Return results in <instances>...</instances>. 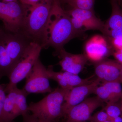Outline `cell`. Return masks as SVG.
Here are the masks:
<instances>
[{"label": "cell", "mask_w": 122, "mask_h": 122, "mask_svg": "<svg viewBox=\"0 0 122 122\" xmlns=\"http://www.w3.org/2000/svg\"><path fill=\"white\" fill-rule=\"evenodd\" d=\"M23 122H43L38 120V119L29 113L23 116Z\"/></svg>", "instance_id": "obj_25"}, {"label": "cell", "mask_w": 122, "mask_h": 122, "mask_svg": "<svg viewBox=\"0 0 122 122\" xmlns=\"http://www.w3.org/2000/svg\"><path fill=\"white\" fill-rule=\"evenodd\" d=\"M111 119L122 115L121 104L117 102L107 103L103 108Z\"/></svg>", "instance_id": "obj_21"}, {"label": "cell", "mask_w": 122, "mask_h": 122, "mask_svg": "<svg viewBox=\"0 0 122 122\" xmlns=\"http://www.w3.org/2000/svg\"><path fill=\"white\" fill-rule=\"evenodd\" d=\"M107 38L111 45L114 51L122 49V38Z\"/></svg>", "instance_id": "obj_23"}, {"label": "cell", "mask_w": 122, "mask_h": 122, "mask_svg": "<svg viewBox=\"0 0 122 122\" xmlns=\"http://www.w3.org/2000/svg\"><path fill=\"white\" fill-rule=\"evenodd\" d=\"M24 4L29 6H32L39 2L41 0H19Z\"/></svg>", "instance_id": "obj_27"}, {"label": "cell", "mask_w": 122, "mask_h": 122, "mask_svg": "<svg viewBox=\"0 0 122 122\" xmlns=\"http://www.w3.org/2000/svg\"><path fill=\"white\" fill-rule=\"evenodd\" d=\"M66 11L74 29L80 35L88 30L102 32L104 23L96 16L94 10L72 8Z\"/></svg>", "instance_id": "obj_7"}, {"label": "cell", "mask_w": 122, "mask_h": 122, "mask_svg": "<svg viewBox=\"0 0 122 122\" xmlns=\"http://www.w3.org/2000/svg\"><path fill=\"white\" fill-rule=\"evenodd\" d=\"M70 90L58 87L37 102L28 105L32 115L43 122H52L63 116L62 106Z\"/></svg>", "instance_id": "obj_2"}, {"label": "cell", "mask_w": 122, "mask_h": 122, "mask_svg": "<svg viewBox=\"0 0 122 122\" xmlns=\"http://www.w3.org/2000/svg\"><path fill=\"white\" fill-rule=\"evenodd\" d=\"M3 37L7 53L15 66L31 41L21 33H13L5 30Z\"/></svg>", "instance_id": "obj_10"}, {"label": "cell", "mask_w": 122, "mask_h": 122, "mask_svg": "<svg viewBox=\"0 0 122 122\" xmlns=\"http://www.w3.org/2000/svg\"><path fill=\"white\" fill-rule=\"evenodd\" d=\"M15 66L7 53L5 41L0 39V76L8 77Z\"/></svg>", "instance_id": "obj_18"}, {"label": "cell", "mask_w": 122, "mask_h": 122, "mask_svg": "<svg viewBox=\"0 0 122 122\" xmlns=\"http://www.w3.org/2000/svg\"><path fill=\"white\" fill-rule=\"evenodd\" d=\"M120 6H121V9H122V4H120Z\"/></svg>", "instance_id": "obj_36"}, {"label": "cell", "mask_w": 122, "mask_h": 122, "mask_svg": "<svg viewBox=\"0 0 122 122\" xmlns=\"http://www.w3.org/2000/svg\"><path fill=\"white\" fill-rule=\"evenodd\" d=\"M109 120H111L110 118L104 109H102L92 116L90 121L91 122H104Z\"/></svg>", "instance_id": "obj_22"}, {"label": "cell", "mask_w": 122, "mask_h": 122, "mask_svg": "<svg viewBox=\"0 0 122 122\" xmlns=\"http://www.w3.org/2000/svg\"><path fill=\"white\" fill-rule=\"evenodd\" d=\"M60 59L58 64L63 72L78 75L83 70L88 59L85 54H75L62 49L56 53Z\"/></svg>", "instance_id": "obj_14"}, {"label": "cell", "mask_w": 122, "mask_h": 122, "mask_svg": "<svg viewBox=\"0 0 122 122\" xmlns=\"http://www.w3.org/2000/svg\"><path fill=\"white\" fill-rule=\"evenodd\" d=\"M120 77H121V83H122V64H121V69H120Z\"/></svg>", "instance_id": "obj_31"}, {"label": "cell", "mask_w": 122, "mask_h": 122, "mask_svg": "<svg viewBox=\"0 0 122 122\" xmlns=\"http://www.w3.org/2000/svg\"><path fill=\"white\" fill-rule=\"evenodd\" d=\"M47 70L50 79L56 81L60 87L64 89L70 90L73 87L92 83L95 80L93 79V76L87 78L82 79L78 75L69 72H56L54 71L52 66H49Z\"/></svg>", "instance_id": "obj_12"}, {"label": "cell", "mask_w": 122, "mask_h": 122, "mask_svg": "<svg viewBox=\"0 0 122 122\" xmlns=\"http://www.w3.org/2000/svg\"><path fill=\"white\" fill-rule=\"evenodd\" d=\"M61 2H63V3H66L67 0H59Z\"/></svg>", "instance_id": "obj_34"}, {"label": "cell", "mask_w": 122, "mask_h": 122, "mask_svg": "<svg viewBox=\"0 0 122 122\" xmlns=\"http://www.w3.org/2000/svg\"><path fill=\"white\" fill-rule=\"evenodd\" d=\"M113 122V121H112V120H107V121H105V122Z\"/></svg>", "instance_id": "obj_35"}, {"label": "cell", "mask_w": 122, "mask_h": 122, "mask_svg": "<svg viewBox=\"0 0 122 122\" xmlns=\"http://www.w3.org/2000/svg\"><path fill=\"white\" fill-rule=\"evenodd\" d=\"M53 1L41 0L37 4L30 7L28 13L20 33L30 41L41 44L42 33Z\"/></svg>", "instance_id": "obj_3"}, {"label": "cell", "mask_w": 122, "mask_h": 122, "mask_svg": "<svg viewBox=\"0 0 122 122\" xmlns=\"http://www.w3.org/2000/svg\"><path fill=\"white\" fill-rule=\"evenodd\" d=\"M19 0H0V1L4 2H9L17 1Z\"/></svg>", "instance_id": "obj_29"}, {"label": "cell", "mask_w": 122, "mask_h": 122, "mask_svg": "<svg viewBox=\"0 0 122 122\" xmlns=\"http://www.w3.org/2000/svg\"><path fill=\"white\" fill-rule=\"evenodd\" d=\"M104 102L97 96L86 98L81 103L71 107L65 116L66 122H83L89 120L92 114Z\"/></svg>", "instance_id": "obj_9"}, {"label": "cell", "mask_w": 122, "mask_h": 122, "mask_svg": "<svg viewBox=\"0 0 122 122\" xmlns=\"http://www.w3.org/2000/svg\"><path fill=\"white\" fill-rule=\"evenodd\" d=\"M116 0L117 1L119 5L122 3V0Z\"/></svg>", "instance_id": "obj_32"}, {"label": "cell", "mask_w": 122, "mask_h": 122, "mask_svg": "<svg viewBox=\"0 0 122 122\" xmlns=\"http://www.w3.org/2000/svg\"></svg>", "instance_id": "obj_37"}, {"label": "cell", "mask_w": 122, "mask_h": 122, "mask_svg": "<svg viewBox=\"0 0 122 122\" xmlns=\"http://www.w3.org/2000/svg\"><path fill=\"white\" fill-rule=\"evenodd\" d=\"M114 122H122V117L121 116L111 119Z\"/></svg>", "instance_id": "obj_28"}, {"label": "cell", "mask_w": 122, "mask_h": 122, "mask_svg": "<svg viewBox=\"0 0 122 122\" xmlns=\"http://www.w3.org/2000/svg\"><path fill=\"white\" fill-rule=\"evenodd\" d=\"M5 32V30L3 29H1V28H0V37L1 36L2 34H4Z\"/></svg>", "instance_id": "obj_30"}, {"label": "cell", "mask_w": 122, "mask_h": 122, "mask_svg": "<svg viewBox=\"0 0 122 122\" xmlns=\"http://www.w3.org/2000/svg\"><path fill=\"white\" fill-rule=\"evenodd\" d=\"M95 0H67L66 3L72 8L94 10Z\"/></svg>", "instance_id": "obj_20"}, {"label": "cell", "mask_w": 122, "mask_h": 122, "mask_svg": "<svg viewBox=\"0 0 122 122\" xmlns=\"http://www.w3.org/2000/svg\"><path fill=\"white\" fill-rule=\"evenodd\" d=\"M121 99V109H122V115H121V116H122V97H121V99Z\"/></svg>", "instance_id": "obj_33"}, {"label": "cell", "mask_w": 122, "mask_h": 122, "mask_svg": "<svg viewBox=\"0 0 122 122\" xmlns=\"http://www.w3.org/2000/svg\"><path fill=\"white\" fill-rule=\"evenodd\" d=\"M80 35L74 29L70 16L62 8L60 1L54 0L42 36V49L51 47L57 52L71 40Z\"/></svg>", "instance_id": "obj_1"}, {"label": "cell", "mask_w": 122, "mask_h": 122, "mask_svg": "<svg viewBox=\"0 0 122 122\" xmlns=\"http://www.w3.org/2000/svg\"><path fill=\"white\" fill-rule=\"evenodd\" d=\"M100 83V81L96 78L92 83L76 86L70 90L62 106L63 116H65L71 107L83 102L91 94H93L95 88Z\"/></svg>", "instance_id": "obj_11"}, {"label": "cell", "mask_w": 122, "mask_h": 122, "mask_svg": "<svg viewBox=\"0 0 122 122\" xmlns=\"http://www.w3.org/2000/svg\"><path fill=\"white\" fill-rule=\"evenodd\" d=\"M2 77L0 76V79ZM6 93L5 91V87L0 83V117L2 113V108L6 98Z\"/></svg>", "instance_id": "obj_24"}, {"label": "cell", "mask_w": 122, "mask_h": 122, "mask_svg": "<svg viewBox=\"0 0 122 122\" xmlns=\"http://www.w3.org/2000/svg\"><path fill=\"white\" fill-rule=\"evenodd\" d=\"M30 7L20 0L0 1V20L3 22L5 30L13 33L20 32Z\"/></svg>", "instance_id": "obj_5"}, {"label": "cell", "mask_w": 122, "mask_h": 122, "mask_svg": "<svg viewBox=\"0 0 122 122\" xmlns=\"http://www.w3.org/2000/svg\"><path fill=\"white\" fill-rule=\"evenodd\" d=\"M28 95V94L23 89H18L15 100L14 113V119L19 116H23L28 113V106L27 105L26 101V97Z\"/></svg>", "instance_id": "obj_19"}, {"label": "cell", "mask_w": 122, "mask_h": 122, "mask_svg": "<svg viewBox=\"0 0 122 122\" xmlns=\"http://www.w3.org/2000/svg\"><path fill=\"white\" fill-rule=\"evenodd\" d=\"M121 63L117 61L105 60L94 63V70L97 78L100 82H118L121 83Z\"/></svg>", "instance_id": "obj_13"}, {"label": "cell", "mask_w": 122, "mask_h": 122, "mask_svg": "<svg viewBox=\"0 0 122 122\" xmlns=\"http://www.w3.org/2000/svg\"><path fill=\"white\" fill-rule=\"evenodd\" d=\"M42 49L41 45L39 43L30 42L22 57L8 77L9 81L5 87V93H8L17 87L18 83L26 78L39 59Z\"/></svg>", "instance_id": "obj_4"}, {"label": "cell", "mask_w": 122, "mask_h": 122, "mask_svg": "<svg viewBox=\"0 0 122 122\" xmlns=\"http://www.w3.org/2000/svg\"><path fill=\"white\" fill-rule=\"evenodd\" d=\"M18 89L17 86L13 88L6 96L0 117V122H12L14 120L15 100Z\"/></svg>", "instance_id": "obj_17"}, {"label": "cell", "mask_w": 122, "mask_h": 122, "mask_svg": "<svg viewBox=\"0 0 122 122\" xmlns=\"http://www.w3.org/2000/svg\"><path fill=\"white\" fill-rule=\"evenodd\" d=\"M112 54L117 61L122 64V49L114 51Z\"/></svg>", "instance_id": "obj_26"}, {"label": "cell", "mask_w": 122, "mask_h": 122, "mask_svg": "<svg viewBox=\"0 0 122 122\" xmlns=\"http://www.w3.org/2000/svg\"><path fill=\"white\" fill-rule=\"evenodd\" d=\"M121 84L118 82H102L95 88L93 94L106 104L117 102L122 95Z\"/></svg>", "instance_id": "obj_16"}, {"label": "cell", "mask_w": 122, "mask_h": 122, "mask_svg": "<svg viewBox=\"0 0 122 122\" xmlns=\"http://www.w3.org/2000/svg\"><path fill=\"white\" fill-rule=\"evenodd\" d=\"M85 52L88 60L95 63L106 59L113 54L114 50L106 37L96 35L85 44Z\"/></svg>", "instance_id": "obj_8"}, {"label": "cell", "mask_w": 122, "mask_h": 122, "mask_svg": "<svg viewBox=\"0 0 122 122\" xmlns=\"http://www.w3.org/2000/svg\"><path fill=\"white\" fill-rule=\"evenodd\" d=\"M23 89L30 94H45L53 90L51 86L47 69L39 59L26 78Z\"/></svg>", "instance_id": "obj_6"}, {"label": "cell", "mask_w": 122, "mask_h": 122, "mask_svg": "<svg viewBox=\"0 0 122 122\" xmlns=\"http://www.w3.org/2000/svg\"><path fill=\"white\" fill-rule=\"evenodd\" d=\"M112 12L110 17L104 23L102 32L109 38H122V10L116 0H110Z\"/></svg>", "instance_id": "obj_15"}]
</instances>
